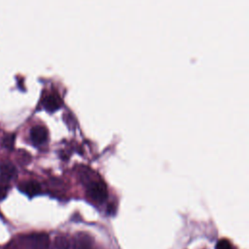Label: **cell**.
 I'll use <instances>...</instances> for the list:
<instances>
[{"instance_id":"6da1fadb","label":"cell","mask_w":249,"mask_h":249,"mask_svg":"<svg viewBox=\"0 0 249 249\" xmlns=\"http://www.w3.org/2000/svg\"><path fill=\"white\" fill-rule=\"evenodd\" d=\"M24 244L27 249H48L50 237L45 232H34L24 237Z\"/></svg>"},{"instance_id":"7a4b0ae2","label":"cell","mask_w":249,"mask_h":249,"mask_svg":"<svg viewBox=\"0 0 249 249\" xmlns=\"http://www.w3.org/2000/svg\"><path fill=\"white\" fill-rule=\"evenodd\" d=\"M88 194L93 200L102 202L107 197V189L103 182H93L89 186Z\"/></svg>"},{"instance_id":"3957f363","label":"cell","mask_w":249,"mask_h":249,"mask_svg":"<svg viewBox=\"0 0 249 249\" xmlns=\"http://www.w3.org/2000/svg\"><path fill=\"white\" fill-rule=\"evenodd\" d=\"M48 138V131L42 125H35L30 130V139L35 145H41L46 142Z\"/></svg>"},{"instance_id":"277c9868","label":"cell","mask_w":249,"mask_h":249,"mask_svg":"<svg viewBox=\"0 0 249 249\" xmlns=\"http://www.w3.org/2000/svg\"><path fill=\"white\" fill-rule=\"evenodd\" d=\"M17 175L16 167L10 162L0 163V181L7 183Z\"/></svg>"},{"instance_id":"5b68a950","label":"cell","mask_w":249,"mask_h":249,"mask_svg":"<svg viewBox=\"0 0 249 249\" xmlns=\"http://www.w3.org/2000/svg\"><path fill=\"white\" fill-rule=\"evenodd\" d=\"M92 238L86 232H78L74 238V245L77 249H92Z\"/></svg>"},{"instance_id":"8992f818","label":"cell","mask_w":249,"mask_h":249,"mask_svg":"<svg viewBox=\"0 0 249 249\" xmlns=\"http://www.w3.org/2000/svg\"><path fill=\"white\" fill-rule=\"evenodd\" d=\"M18 190L28 196H34L41 192V187L36 181H26L19 184Z\"/></svg>"},{"instance_id":"52a82bcc","label":"cell","mask_w":249,"mask_h":249,"mask_svg":"<svg viewBox=\"0 0 249 249\" xmlns=\"http://www.w3.org/2000/svg\"><path fill=\"white\" fill-rule=\"evenodd\" d=\"M43 105L49 112H53L61 106V99L56 93H51L45 97Z\"/></svg>"},{"instance_id":"ba28073f","label":"cell","mask_w":249,"mask_h":249,"mask_svg":"<svg viewBox=\"0 0 249 249\" xmlns=\"http://www.w3.org/2000/svg\"><path fill=\"white\" fill-rule=\"evenodd\" d=\"M54 249H75L74 242L65 235H58L53 242Z\"/></svg>"},{"instance_id":"9c48e42d","label":"cell","mask_w":249,"mask_h":249,"mask_svg":"<svg viewBox=\"0 0 249 249\" xmlns=\"http://www.w3.org/2000/svg\"><path fill=\"white\" fill-rule=\"evenodd\" d=\"M14 140H15L14 135H7L3 138L2 145L7 149H12L13 146H14Z\"/></svg>"},{"instance_id":"30bf717a","label":"cell","mask_w":249,"mask_h":249,"mask_svg":"<svg viewBox=\"0 0 249 249\" xmlns=\"http://www.w3.org/2000/svg\"><path fill=\"white\" fill-rule=\"evenodd\" d=\"M215 249H232V247H231V244L230 243L229 240H227V239H220L217 242Z\"/></svg>"},{"instance_id":"8fae6325","label":"cell","mask_w":249,"mask_h":249,"mask_svg":"<svg viewBox=\"0 0 249 249\" xmlns=\"http://www.w3.org/2000/svg\"><path fill=\"white\" fill-rule=\"evenodd\" d=\"M7 190H8V188H7V186H6V183L0 181V199L4 198V197L6 196V195H7Z\"/></svg>"},{"instance_id":"7c38bea8","label":"cell","mask_w":249,"mask_h":249,"mask_svg":"<svg viewBox=\"0 0 249 249\" xmlns=\"http://www.w3.org/2000/svg\"><path fill=\"white\" fill-rule=\"evenodd\" d=\"M5 249H18V247H17V245H15L14 243H10V244H8V245L6 246Z\"/></svg>"}]
</instances>
